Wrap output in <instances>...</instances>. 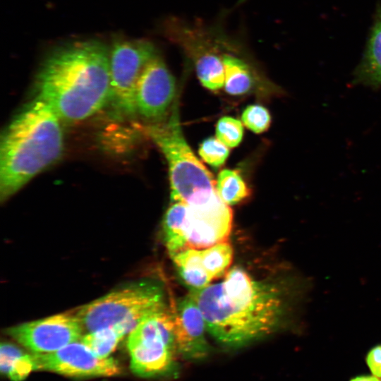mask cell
<instances>
[{
  "instance_id": "24",
  "label": "cell",
  "mask_w": 381,
  "mask_h": 381,
  "mask_svg": "<svg viewBox=\"0 0 381 381\" xmlns=\"http://www.w3.org/2000/svg\"><path fill=\"white\" fill-rule=\"evenodd\" d=\"M350 381H381L374 375H359L352 378Z\"/></svg>"
},
{
  "instance_id": "15",
  "label": "cell",
  "mask_w": 381,
  "mask_h": 381,
  "mask_svg": "<svg viewBox=\"0 0 381 381\" xmlns=\"http://www.w3.org/2000/svg\"><path fill=\"white\" fill-rule=\"evenodd\" d=\"M170 257L182 281L191 291L204 289L213 280L203 265L201 250L189 248Z\"/></svg>"
},
{
  "instance_id": "5",
  "label": "cell",
  "mask_w": 381,
  "mask_h": 381,
  "mask_svg": "<svg viewBox=\"0 0 381 381\" xmlns=\"http://www.w3.org/2000/svg\"><path fill=\"white\" fill-rule=\"evenodd\" d=\"M166 308L162 289L142 282L116 289L83 306L76 316L85 333L116 327L126 335L145 318Z\"/></svg>"
},
{
  "instance_id": "23",
  "label": "cell",
  "mask_w": 381,
  "mask_h": 381,
  "mask_svg": "<svg viewBox=\"0 0 381 381\" xmlns=\"http://www.w3.org/2000/svg\"><path fill=\"white\" fill-rule=\"evenodd\" d=\"M366 363L373 375L381 379V344L375 346L368 351Z\"/></svg>"
},
{
  "instance_id": "11",
  "label": "cell",
  "mask_w": 381,
  "mask_h": 381,
  "mask_svg": "<svg viewBox=\"0 0 381 381\" xmlns=\"http://www.w3.org/2000/svg\"><path fill=\"white\" fill-rule=\"evenodd\" d=\"M174 78L158 55L143 69L136 87L137 111L154 121L163 119L175 97Z\"/></svg>"
},
{
  "instance_id": "3",
  "label": "cell",
  "mask_w": 381,
  "mask_h": 381,
  "mask_svg": "<svg viewBox=\"0 0 381 381\" xmlns=\"http://www.w3.org/2000/svg\"><path fill=\"white\" fill-rule=\"evenodd\" d=\"M60 119L35 98L6 126L0 143V198L4 201L55 162L64 149Z\"/></svg>"
},
{
  "instance_id": "25",
  "label": "cell",
  "mask_w": 381,
  "mask_h": 381,
  "mask_svg": "<svg viewBox=\"0 0 381 381\" xmlns=\"http://www.w3.org/2000/svg\"><path fill=\"white\" fill-rule=\"evenodd\" d=\"M380 17L381 18V10L380 11Z\"/></svg>"
},
{
  "instance_id": "2",
  "label": "cell",
  "mask_w": 381,
  "mask_h": 381,
  "mask_svg": "<svg viewBox=\"0 0 381 381\" xmlns=\"http://www.w3.org/2000/svg\"><path fill=\"white\" fill-rule=\"evenodd\" d=\"M36 90V97L61 120L80 121L92 116L109 100V49L97 40L56 48L40 69Z\"/></svg>"
},
{
  "instance_id": "6",
  "label": "cell",
  "mask_w": 381,
  "mask_h": 381,
  "mask_svg": "<svg viewBox=\"0 0 381 381\" xmlns=\"http://www.w3.org/2000/svg\"><path fill=\"white\" fill-rule=\"evenodd\" d=\"M173 310L167 308L143 320L128 334L131 368L143 377L174 375L178 353Z\"/></svg>"
},
{
  "instance_id": "8",
  "label": "cell",
  "mask_w": 381,
  "mask_h": 381,
  "mask_svg": "<svg viewBox=\"0 0 381 381\" xmlns=\"http://www.w3.org/2000/svg\"><path fill=\"white\" fill-rule=\"evenodd\" d=\"M164 32L193 61L198 77L213 75L223 70L224 54L237 43L219 28L191 23L176 17L164 23Z\"/></svg>"
},
{
  "instance_id": "20",
  "label": "cell",
  "mask_w": 381,
  "mask_h": 381,
  "mask_svg": "<svg viewBox=\"0 0 381 381\" xmlns=\"http://www.w3.org/2000/svg\"><path fill=\"white\" fill-rule=\"evenodd\" d=\"M216 137L228 147L238 146L243 136L242 123L232 116L220 118L216 124Z\"/></svg>"
},
{
  "instance_id": "14",
  "label": "cell",
  "mask_w": 381,
  "mask_h": 381,
  "mask_svg": "<svg viewBox=\"0 0 381 381\" xmlns=\"http://www.w3.org/2000/svg\"><path fill=\"white\" fill-rule=\"evenodd\" d=\"M356 83L381 85V18L375 23L363 57L355 73Z\"/></svg>"
},
{
  "instance_id": "9",
  "label": "cell",
  "mask_w": 381,
  "mask_h": 381,
  "mask_svg": "<svg viewBox=\"0 0 381 381\" xmlns=\"http://www.w3.org/2000/svg\"><path fill=\"white\" fill-rule=\"evenodd\" d=\"M6 332L32 353H47L80 341L84 331L76 315L61 313L10 327Z\"/></svg>"
},
{
  "instance_id": "13",
  "label": "cell",
  "mask_w": 381,
  "mask_h": 381,
  "mask_svg": "<svg viewBox=\"0 0 381 381\" xmlns=\"http://www.w3.org/2000/svg\"><path fill=\"white\" fill-rule=\"evenodd\" d=\"M239 44L223 55L224 67V87L231 95L248 92L254 83V72L249 64L237 54L242 50Z\"/></svg>"
},
{
  "instance_id": "16",
  "label": "cell",
  "mask_w": 381,
  "mask_h": 381,
  "mask_svg": "<svg viewBox=\"0 0 381 381\" xmlns=\"http://www.w3.org/2000/svg\"><path fill=\"white\" fill-rule=\"evenodd\" d=\"M0 370L13 381H23L34 370L32 353L17 346L3 342L0 347Z\"/></svg>"
},
{
  "instance_id": "18",
  "label": "cell",
  "mask_w": 381,
  "mask_h": 381,
  "mask_svg": "<svg viewBox=\"0 0 381 381\" xmlns=\"http://www.w3.org/2000/svg\"><path fill=\"white\" fill-rule=\"evenodd\" d=\"M126 335L119 327H104L87 332L80 341L99 358H108Z\"/></svg>"
},
{
  "instance_id": "10",
  "label": "cell",
  "mask_w": 381,
  "mask_h": 381,
  "mask_svg": "<svg viewBox=\"0 0 381 381\" xmlns=\"http://www.w3.org/2000/svg\"><path fill=\"white\" fill-rule=\"evenodd\" d=\"M34 370H47L75 377H111L121 368L113 358H99L80 341L47 353H32Z\"/></svg>"
},
{
  "instance_id": "17",
  "label": "cell",
  "mask_w": 381,
  "mask_h": 381,
  "mask_svg": "<svg viewBox=\"0 0 381 381\" xmlns=\"http://www.w3.org/2000/svg\"><path fill=\"white\" fill-rule=\"evenodd\" d=\"M216 188L219 198L228 205L239 203L250 194L248 185L238 171L229 169L219 172Z\"/></svg>"
},
{
  "instance_id": "12",
  "label": "cell",
  "mask_w": 381,
  "mask_h": 381,
  "mask_svg": "<svg viewBox=\"0 0 381 381\" xmlns=\"http://www.w3.org/2000/svg\"><path fill=\"white\" fill-rule=\"evenodd\" d=\"M173 311L178 353L187 360L205 358L210 351L205 337V321L192 294L179 300Z\"/></svg>"
},
{
  "instance_id": "21",
  "label": "cell",
  "mask_w": 381,
  "mask_h": 381,
  "mask_svg": "<svg viewBox=\"0 0 381 381\" xmlns=\"http://www.w3.org/2000/svg\"><path fill=\"white\" fill-rule=\"evenodd\" d=\"M198 153L205 162L217 168L226 162L229 155V150L217 138L210 137L202 142Z\"/></svg>"
},
{
  "instance_id": "7",
  "label": "cell",
  "mask_w": 381,
  "mask_h": 381,
  "mask_svg": "<svg viewBox=\"0 0 381 381\" xmlns=\"http://www.w3.org/2000/svg\"><path fill=\"white\" fill-rule=\"evenodd\" d=\"M158 52L146 40H116L109 49L110 95L113 109L120 114L137 113L136 87L146 65Z\"/></svg>"
},
{
  "instance_id": "1",
  "label": "cell",
  "mask_w": 381,
  "mask_h": 381,
  "mask_svg": "<svg viewBox=\"0 0 381 381\" xmlns=\"http://www.w3.org/2000/svg\"><path fill=\"white\" fill-rule=\"evenodd\" d=\"M190 294L202 313L207 331L229 347L243 346L270 334L286 313L282 289L255 280L240 267L229 270L219 283Z\"/></svg>"
},
{
  "instance_id": "22",
  "label": "cell",
  "mask_w": 381,
  "mask_h": 381,
  "mask_svg": "<svg viewBox=\"0 0 381 381\" xmlns=\"http://www.w3.org/2000/svg\"><path fill=\"white\" fill-rule=\"evenodd\" d=\"M241 120L247 128L255 133L267 131L272 121L267 109L260 104H251L246 107Z\"/></svg>"
},
{
  "instance_id": "4",
  "label": "cell",
  "mask_w": 381,
  "mask_h": 381,
  "mask_svg": "<svg viewBox=\"0 0 381 381\" xmlns=\"http://www.w3.org/2000/svg\"><path fill=\"white\" fill-rule=\"evenodd\" d=\"M146 131L168 162L173 202H183L197 211L217 210L228 205L219 198L212 174L186 140L176 102H174L167 121L150 125Z\"/></svg>"
},
{
  "instance_id": "19",
  "label": "cell",
  "mask_w": 381,
  "mask_h": 381,
  "mask_svg": "<svg viewBox=\"0 0 381 381\" xmlns=\"http://www.w3.org/2000/svg\"><path fill=\"white\" fill-rule=\"evenodd\" d=\"M203 265L214 279L222 277L231 264L233 248L228 241L201 250Z\"/></svg>"
}]
</instances>
